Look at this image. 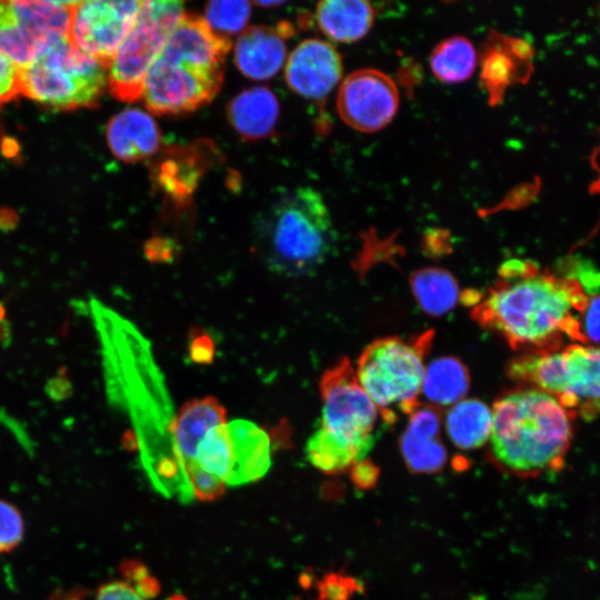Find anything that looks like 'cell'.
Listing matches in <instances>:
<instances>
[{
    "label": "cell",
    "instance_id": "6da1fadb",
    "mask_svg": "<svg viewBox=\"0 0 600 600\" xmlns=\"http://www.w3.org/2000/svg\"><path fill=\"white\" fill-rule=\"evenodd\" d=\"M596 276L580 263L561 273L542 270L532 260L510 259L480 294L471 317L522 353L557 350L566 342L583 344L580 321Z\"/></svg>",
    "mask_w": 600,
    "mask_h": 600
},
{
    "label": "cell",
    "instance_id": "7a4b0ae2",
    "mask_svg": "<svg viewBox=\"0 0 600 600\" xmlns=\"http://www.w3.org/2000/svg\"><path fill=\"white\" fill-rule=\"evenodd\" d=\"M491 411L488 451L499 470L534 478L563 467L576 416L556 397L520 386L502 393Z\"/></svg>",
    "mask_w": 600,
    "mask_h": 600
},
{
    "label": "cell",
    "instance_id": "3957f363",
    "mask_svg": "<svg viewBox=\"0 0 600 600\" xmlns=\"http://www.w3.org/2000/svg\"><path fill=\"white\" fill-rule=\"evenodd\" d=\"M230 48L231 40L203 18L183 12L147 74L142 97L148 110L178 116L208 104L222 86Z\"/></svg>",
    "mask_w": 600,
    "mask_h": 600
},
{
    "label": "cell",
    "instance_id": "277c9868",
    "mask_svg": "<svg viewBox=\"0 0 600 600\" xmlns=\"http://www.w3.org/2000/svg\"><path fill=\"white\" fill-rule=\"evenodd\" d=\"M337 241L329 208L311 187L284 191L259 213L256 250L269 270L286 277L311 276Z\"/></svg>",
    "mask_w": 600,
    "mask_h": 600
},
{
    "label": "cell",
    "instance_id": "5b68a950",
    "mask_svg": "<svg viewBox=\"0 0 600 600\" xmlns=\"http://www.w3.org/2000/svg\"><path fill=\"white\" fill-rule=\"evenodd\" d=\"M432 331L404 340L386 337L373 340L360 354L356 376L377 407L381 420L392 424L400 413L409 416L419 404L424 376V357Z\"/></svg>",
    "mask_w": 600,
    "mask_h": 600
},
{
    "label": "cell",
    "instance_id": "8992f818",
    "mask_svg": "<svg viewBox=\"0 0 600 600\" xmlns=\"http://www.w3.org/2000/svg\"><path fill=\"white\" fill-rule=\"evenodd\" d=\"M507 374L520 386L552 394L576 417L590 418L600 410V344L521 353L507 364Z\"/></svg>",
    "mask_w": 600,
    "mask_h": 600
},
{
    "label": "cell",
    "instance_id": "52a82bcc",
    "mask_svg": "<svg viewBox=\"0 0 600 600\" xmlns=\"http://www.w3.org/2000/svg\"><path fill=\"white\" fill-rule=\"evenodd\" d=\"M20 93L58 109L90 107L108 86V67L80 51L69 38L19 70Z\"/></svg>",
    "mask_w": 600,
    "mask_h": 600
},
{
    "label": "cell",
    "instance_id": "ba28073f",
    "mask_svg": "<svg viewBox=\"0 0 600 600\" xmlns=\"http://www.w3.org/2000/svg\"><path fill=\"white\" fill-rule=\"evenodd\" d=\"M321 421L317 431L353 464L367 459L381 416L360 386L348 358L320 378Z\"/></svg>",
    "mask_w": 600,
    "mask_h": 600
},
{
    "label": "cell",
    "instance_id": "9c48e42d",
    "mask_svg": "<svg viewBox=\"0 0 600 600\" xmlns=\"http://www.w3.org/2000/svg\"><path fill=\"white\" fill-rule=\"evenodd\" d=\"M183 14L179 1H142L138 17L108 67L111 94L124 102L142 97L149 69Z\"/></svg>",
    "mask_w": 600,
    "mask_h": 600
},
{
    "label": "cell",
    "instance_id": "30bf717a",
    "mask_svg": "<svg viewBox=\"0 0 600 600\" xmlns=\"http://www.w3.org/2000/svg\"><path fill=\"white\" fill-rule=\"evenodd\" d=\"M76 1H0V53L19 70L69 38Z\"/></svg>",
    "mask_w": 600,
    "mask_h": 600
},
{
    "label": "cell",
    "instance_id": "8fae6325",
    "mask_svg": "<svg viewBox=\"0 0 600 600\" xmlns=\"http://www.w3.org/2000/svg\"><path fill=\"white\" fill-rule=\"evenodd\" d=\"M142 1H76L69 39L109 67L138 17Z\"/></svg>",
    "mask_w": 600,
    "mask_h": 600
},
{
    "label": "cell",
    "instance_id": "7c38bea8",
    "mask_svg": "<svg viewBox=\"0 0 600 600\" xmlns=\"http://www.w3.org/2000/svg\"><path fill=\"white\" fill-rule=\"evenodd\" d=\"M399 99L398 87L387 73L364 68L351 72L340 84L337 110L350 128L371 133L393 120Z\"/></svg>",
    "mask_w": 600,
    "mask_h": 600
},
{
    "label": "cell",
    "instance_id": "4fadbf2b",
    "mask_svg": "<svg viewBox=\"0 0 600 600\" xmlns=\"http://www.w3.org/2000/svg\"><path fill=\"white\" fill-rule=\"evenodd\" d=\"M342 60L329 42L306 39L288 58L284 77L289 88L307 99L324 98L341 80Z\"/></svg>",
    "mask_w": 600,
    "mask_h": 600
},
{
    "label": "cell",
    "instance_id": "5bb4252c",
    "mask_svg": "<svg viewBox=\"0 0 600 600\" xmlns=\"http://www.w3.org/2000/svg\"><path fill=\"white\" fill-rule=\"evenodd\" d=\"M226 422L227 411L213 396L186 401L173 416L169 429L171 451L189 484L201 440L211 429Z\"/></svg>",
    "mask_w": 600,
    "mask_h": 600
},
{
    "label": "cell",
    "instance_id": "9a60e30c",
    "mask_svg": "<svg viewBox=\"0 0 600 600\" xmlns=\"http://www.w3.org/2000/svg\"><path fill=\"white\" fill-rule=\"evenodd\" d=\"M293 27L281 21L273 27L253 26L244 29L234 44V63L239 71L252 80L272 78L287 57L286 39Z\"/></svg>",
    "mask_w": 600,
    "mask_h": 600
},
{
    "label": "cell",
    "instance_id": "2e32d148",
    "mask_svg": "<svg viewBox=\"0 0 600 600\" xmlns=\"http://www.w3.org/2000/svg\"><path fill=\"white\" fill-rule=\"evenodd\" d=\"M231 446V470L227 486L261 479L271 466V439L267 431L246 419L227 422Z\"/></svg>",
    "mask_w": 600,
    "mask_h": 600
},
{
    "label": "cell",
    "instance_id": "e0dca14e",
    "mask_svg": "<svg viewBox=\"0 0 600 600\" xmlns=\"http://www.w3.org/2000/svg\"><path fill=\"white\" fill-rule=\"evenodd\" d=\"M109 149L121 161L136 162L153 156L160 148L161 133L147 112L128 108L113 116L106 130Z\"/></svg>",
    "mask_w": 600,
    "mask_h": 600
},
{
    "label": "cell",
    "instance_id": "ac0fdd59",
    "mask_svg": "<svg viewBox=\"0 0 600 600\" xmlns=\"http://www.w3.org/2000/svg\"><path fill=\"white\" fill-rule=\"evenodd\" d=\"M279 112L278 99L267 87L242 90L227 109L231 127L244 140H259L272 133Z\"/></svg>",
    "mask_w": 600,
    "mask_h": 600
},
{
    "label": "cell",
    "instance_id": "d6986e66",
    "mask_svg": "<svg viewBox=\"0 0 600 600\" xmlns=\"http://www.w3.org/2000/svg\"><path fill=\"white\" fill-rule=\"evenodd\" d=\"M316 20L320 30L331 40L352 43L370 31L374 9L368 1L327 0L317 4Z\"/></svg>",
    "mask_w": 600,
    "mask_h": 600
},
{
    "label": "cell",
    "instance_id": "ffe728a7",
    "mask_svg": "<svg viewBox=\"0 0 600 600\" xmlns=\"http://www.w3.org/2000/svg\"><path fill=\"white\" fill-rule=\"evenodd\" d=\"M491 426V408L477 399H466L454 403L444 418L449 439L456 447L463 450L483 446L489 440Z\"/></svg>",
    "mask_w": 600,
    "mask_h": 600
},
{
    "label": "cell",
    "instance_id": "44dd1931",
    "mask_svg": "<svg viewBox=\"0 0 600 600\" xmlns=\"http://www.w3.org/2000/svg\"><path fill=\"white\" fill-rule=\"evenodd\" d=\"M469 386V371L462 361L456 357H440L426 368L421 392L428 404L442 408L461 401Z\"/></svg>",
    "mask_w": 600,
    "mask_h": 600
},
{
    "label": "cell",
    "instance_id": "7402d4cb",
    "mask_svg": "<svg viewBox=\"0 0 600 600\" xmlns=\"http://www.w3.org/2000/svg\"><path fill=\"white\" fill-rule=\"evenodd\" d=\"M409 281L418 304L428 314L442 316L458 302V283L446 269L421 268L411 273Z\"/></svg>",
    "mask_w": 600,
    "mask_h": 600
},
{
    "label": "cell",
    "instance_id": "603a6c76",
    "mask_svg": "<svg viewBox=\"0 0 600 600\" xmlns=\"http://www.w3.org/2000/svg\"><path fill=\"white\" fill-rule=\"evenodd\" d=\"M429 63L433 76L439 81L444 83L463 82L476 70L477 51L466 37H449L433 48Z\"/></svg>",
    "mask_w": 600,
    "mask_h": 600
},
{
    "label": "cell",
    "instance_id": "cb8c5ba5",
    "mask_svg": "<svg viewBox=\"0 0 600 600\" xmlns=\"http://www.w3.org/2000/svg\"><path fill=\"white\" fill-rule=\"evenodd\" d=\"M231 470V446L227 422L211 429L201 440L196 456V471H203L227 486Z\"/></svg>",
    "mask_w": 600,
    "mask_h": 600
},
{
    "label": "cell",
    "instance_id": "d4e9b609",
    "mask_svg": "<svg viewBox=\"0 0 600 600\" xmlns=\"http://www.w3.org/2000/svg\"><path fill=\"white\" fill-rule=\"evenodd\" d=\"M400 450L408 469L417 473L438 472L447 461V451L439 437L418 436L404 430Z\"/></svg>",
    "mask_w": 600,
    "mask_h": 600
},
{
    "label": "cell",
    "instance_id": "484cf974",
    "mask_svg": "<svg viewBox=\"0 0 600 600\" xmlns=\"http://www.w3.org/2000/svg\"><path fill=\"white\" fill-rule=\"evenodd\" d=\"M250 14L248 1H210L206 3L203 19L213 32L230 39L244 29Z\"/></svg>",
    "mask_w": 600,
    "mask_h": 600
},
{
    "label": "cell",
    "instance_id": "4316f807",
    "mask_svg": "<svg viewBox=\"0 0 600 600\" xmlns=\"http://www.w3.org/2000/svg\"><path fill=\"white\" fill-rule=\"evenodd\" d=\"M24 534V521L20 510L0 499V553L18 547Z\"/></svg>",
    "mask_w": 600,
    "mask_h": 600
},
{
    "label": "cell",
    "instance_id": "83f0119b",
    "mask_svg": "<svg viewBox=\"0 0 600 600\" xmlns=\"http://www.w3.org/2000/svg\"><path fill=\"white\" fill-rule=\"evenodd\" d=\"M188 356L197 364H210L214 360L213 338L200 327H193L188 333Z\"/></svg>",
    "mask_w": 600,
    "mask_h": 600
},
{
    "label": "cell",
    "instance_id": "f1b7e54d",
    "mask_svg": "<svg viewBox=\"0 0 600 600\" xmlns=\"http://www.w3.org/2000/svg\"><path fill=\"white\" fill-rule=\"evenodd\" d=\"M580 327L583 344H600V292L590 294Z\"/></svg>",
    "mask_w": 600,
    "mask_h": 600
},
{
    "label": "cell",
    "instance_id": "f546056e",
    "mask_svg": "<svg viewBox=\"0 0 600 600\" xmlns=\"http://www.w3.org/2000/svg\"><path fill=\"white\" fill-rule=\"evenodd\" d=\"M21 96L19 69L0 53V104Z\"/></svg>",
    "mask_w": 600,
    "mask_h": 600
},
{
    "label": "cell",
    "instance_id": "4dcf8cb0",
    "mask_svg": "<svg viewBox=\"0 0 600 600\" xmlns=\"http://www.w3.org/2000/svg\"><path fill=\"white\" fill-rule=\"evenodd\" d=\"M512 67L510 58L499 51L493 56H488L484 70L487 81L498 87L507 86L511 80Z\"/></svg>",
    "mask_w": 600,
    "mask_h": 600
},
{
    "label": "cell",
    "instance_id": "1f68e13d",
    "mask_svg": "<svg viewBox=\"0 0 600 600\" xmlns=\"http://www.w3.org/2000/svg\"><path fill=\"white\" fill-rule=\"evenodd\" d=\"M356 587V582L350 578L330 574L321 582L320 598L323 600H348Z\"/></svg>",
    "mask_w": 600,
    "mask_h": 600
},
{
    "label": "cell",
    "instance_id": "d6a6232c",
    "mask_svg": "<svg viewBox=\"0 0 600 600\" xmlns=\"http://www.w3.org/2000/svg\"><path fill=\"white\" fill-rule=\"evenodd\" d=\"M94 600H147L134 587L124 581H111L102 584Z\"/></svg>",
    "mask_w": 600,
    "mask_h": 600
},
{
    "label": "cell",
    "instance_id": "836d02e7",
    "mask_svg": "<svg viewBox=\"0 0 600 600\" xmlns=\"http://www.w3.org/2000/svg\"><path fill=\"white\" fill-rule=\"evenodd\" d=\"M350 470L351 479L359 489L372 488L379 477V469L367 459L354 463Z\"/></svg>",
    "mask_w": 600,
    "mask_h": 600
},
{
    "label": "cell",
    "instance_id": "e575fe53",
    "mask_svg": "<svg viewBox=\"0 0 600 600\" xmlns=\"http://www.w3.org/2000/svg\"><path fill=\"white\" fill-rule=\"evenodd\" d=\"M44 391L52 400L62 401L71 396L72 384L66 373H57L48 380Z\"/></svg>",
    "mask_w": 600,
    "mask_h": 600
},
{
    "label": "cell",
    "instance_id": "d590c367",
    "mask_svg": "<svg viewBox=\"0 0 600 600\" xmlns=\"http://www.w3.org/2000/svg\"><path fill=\"white\" fill-rule=\"evenodd\" d=\"M12 340V329L9 320H0V346L6 348Z\"/></svg>",
    "mask_w": 600,
    "mask_h": 600
},
{
    "label": "cell",
    "instance_id": "8d00e7d4",
    "mask_svg": "<svg viewBox=\"0 0 600 600\" xmlns=\"http://www.w3.org/2000/svg\"><path fill=\"white\" fill-rule=\"evenodd\" d=\"M282 1H261L256 2L257 6L263 7V8H270V7H277L279 4H282Z\"/></svg>",
    "mask_w": 600,
    "mask_h": 600
},
{
    "label": "cell",
    "instance_id": "74e56055",
    "mask_svg": "<svg viewBox=\"0 0 600 600\" xmlns=\"http://www.w3.org/2000/svg\"><path fill=\"white\" fill-rule=\"evenodd\" d=\"M6 319V308L2 302H0V320Z\"/></svg>",
    "mask_w": 600,
    "mask_h": 600
}]
</instances>
